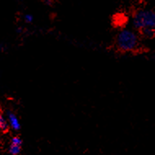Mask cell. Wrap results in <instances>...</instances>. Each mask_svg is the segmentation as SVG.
<instances>
[{"instance_id": "cell-1", "label": "cell", "mask_w": 155, "mask_h": 155, "mask_svg": "<svg viewBox=\"0 0 155 155\" xmlns=\"http://www.w3.org/2000/svg\"><path fill=\"white\" fill-rule=\"evenodd\" d=\"M116 45L121 51H133L138 45V36L132 30H121L116 38Z\"/></svg>"}, {"instance_id": "cell-10", "label": "cell", "mask_w": 155, "mask_h": 155, "mask_svg": "<svg viewBox=\"0 0 155 155\" xmlns=\"http://www.w3.org/2000/svg\"><path fill=\"white\" fill-rule=\"evenodd\" d=\"M45 3H47V4H51V1H45Z\"/></svg>"}, {"instance_id": "cell-5", "label": "cell", "mask_w": 155, "mask_h": 155, "mask_svg": "<svg viewBox=\"0 0 155 155\" xmlns=\"http://www.w3.org/2000/svg\"><path fill=\"white\" fill-rule=\"evenodd\" d=\"M140 31H141V34L143 36H144L145 38H153L155 35L154 29H152V28H145V29H143Z\"/></svg>"}, {"instance_id": "cell-7", "label": "cell", "mask_w": 155, "mask_h": 155, "mask_svg": "<svg viewBox=\"0 0 155 155\" xmlns=\"http://www.w3.org/2000/svg\"><path fill=\"white\" fill-rule=\"evenodd\" d=\"M11 144H14V145H19L21 146L22 144V140L19 137H12V139L11 140Z\"/></svg>"}, {"instance_id": "cell-9", "label": "cell", "mask_w": 155, "mask_h": 155, "mask_svg": "<svg viewBox=\"0 0 155 155\" xmlns=\"http://www.w3.org/2000/svg\"><path fill=\"white\" fill-rule=\"evenodd\" d=\"M21 28H18V29H17V30H16V32L18 33V34H20V33H21Z\"/></svg>"}, {"instance_id": "cell-6", "label": "cell", "mask_w": 155, "mask_h": 155, "mask_svg": "<svg viewBox=\"0 0 155 155\" xmlns=\"http://www.w3.org/2000/svg\"><path fill=\"white\" fill-rule=\"evenodd\" d=\"M21 151V146L11 144L8 149V152L11 155H18Z\"/></svg>"}, {"instance_id": "cell-8", "label": "cell", "mask_w": 155, "mask_h": 155, "mask_svg": "<svg viewBox=\"0 0 155 155\" xmlns=\"http://www.w3.org/2000/svg\"><path fill=\"white\" fill-rule=\"evenodd\" d=\"M24 20L26 23H31V22L34 21V17H33V16L31 14H26V15L24 16Z\"/></svg>"}, {"instance_id": "cell-3", "label": "cell", "mask_w": 155, "mask_h": 155, "mask_svg": "<svg viewBox=\"0 0 155 155\" xmlns=\"http://www.w3.org/2000/svg\"><path fill=\"white\" fill-rule=\"evenodd\" d=\"M6 115H7V119L9 123L10 127L14 131H20L21 130V123H20V121H19L17 116L13 112H12L11 110H7Z\"/></svg>"}, {"instance_id": "cell-4", "label": "cell", "mask_w": 155, "mask_h": 155, "mask_svg": "<svg viewBox=\"0 0 155 155\" xmlns=\"http://www.w3.org/2000/svg\"><path fill=\"white\" fill-rule=\"evenodd\" d=\"M0 129L3 132L8 131V129H9V124H8V119L3 114H0Z\"/></svg>"}, {"instance_id": "cell-2", "label": "cell", "mask_w": 155, "mask_h": 155, "mask_svg": "<svg viewBox=\"0 0 155 155\" xmlns=\"http://www.w3.org/2000/svg\"><path fill=\"white\" fill-rule=\"evenodd\" d=\"M133 25L136 29L155 28V12L152 10H139L133 16Z\"/></svg>"}]
</instances>
